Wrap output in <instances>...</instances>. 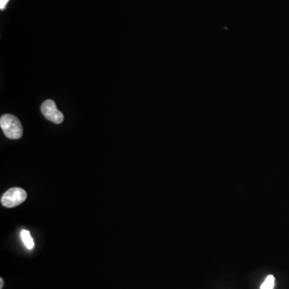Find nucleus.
Returning a JSON list of instances; mask_svg holds the SVG:
<instances>
[{
  "mask_svg": "<svg viewBox=\"0 0 289 289\" xmlns=\"http://www.w3.org/2000/svg\"><path fill=\"white\" fill-rule=\"evenodd\" d=\"M0 126L9 139H19L23 136V127L19 119L11 114H5L0 119Z\"/></svg>",
  "mask_w": 289,
  "mask_h": 289,
  "instance_id": "obj_1",
  "label": "nucleus"
},
{
  "mask_svg": "<svg viewBox=\"0 0 289 289\" xmlns=\"http://www.w3.org/2000/svg\"><path fill=\"white\" fill-rule=\"evenodd\" d=\"M26 198L27 192L22 188H11L3 195L1 203L5 208H15L23 203Z\"/></svg>",
  "mask_w": 289,
  "mask_h": 289,
  "instance_id": "obj_2",
  "label": "nucleus"
},
{
  "mask_svg": "<svg viewBox=\"0 0 289 289\" xmlns=\"http://www.w3.org/2000/svg\"><path fill=\"white\" fill-rule=\"evenodd\" d=\"M41 112L44 116L55 124L63 122L64 114L58 110L55 102L52 100H47L41 106Z\"/></svg>",
  "mask_w": 289,
  "mask_h": 289,
  "instance_id": "obj_3",
  "label": "nucleus"
},
{
  "mask_svg": "<svg viewBox=\"0 0 289 289\" xmlns=\"http://www.w3.org/2000/svg\"><path fill=\"white\" fill-rule=\"evenodd\" d=\"M21 238H22L23 242H24L25 246L28 249H32L34 247V241L32 239L31 234L28 231L23 230L21 232Z\"/></svg>",
  "mask_w": 289,
  "mask_h": 289,
  "instance_id": "obj_4",
  "label": "nucleus"
},
{
  "mask_svg": "<svg viewBox=\"0 0 289 289\" xmlns=\"http://www.w3.org/2000/svg\"><path fill=\"white\" fill-rule=\"evenodd\" d=\"M275 287V277L273 275H269L266 277L263 284L260 286V289H273Z\"/></svg>",
  "mask_w": 289,
  "mask_h": 289,
  "instance_id": "obj_5",
  "label": "nucleus"
},
{
  "mask_svg": "<svg viewBox=\"0 0 289 289\" xmlns=\"http://www.w3.org/2000/svg\"><path fill=\"white\" fill-rule=\"evenodd\" d=\"M10 0H0V9L4 10Z\"/></svg>",
  "mask_w": 289,
  "mask_h": 289,
  "instance_id": "obj_6",
  "label": "nucleus"
},
{
  "mask_svg": "<svg viewBox=\"0 0 289 289\" xmlns=\"http://www.w3.org/2000/svg\"><path fill=\"white\" fill-rule=\"evenodd\" d=\"M4 282L3 278L0 279V289H2L4 287Z\"/></svg>",
  "mask_w": 289,
  "mask_h": 289,
  "instance_id": "obj_7",
  "label": "nucleus"
}]
</instances>
